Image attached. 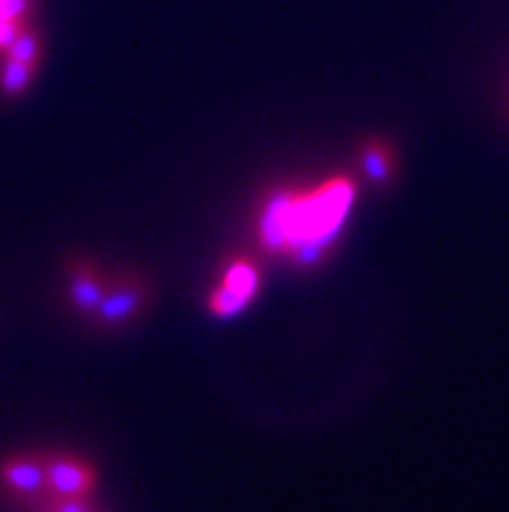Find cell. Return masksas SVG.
Instances as JSON below:
<instances>
[{
	"label": "cell",
	"mask_w": 509,
	"mask_h": 512,
	"mask_svg": "<svg viewBox=\"0 0 509 512\" xmlns=\"http://www.w3.org/2000/svg\"><path fill=\"white\" fill-rule=\"evenodd\" d=\"M354 201L356 182L348 175L330 177L312 190H278L260 211V247L289 255L302 268L317 266L341 234Z\"/></svg>",
	"instance_id": "cell-1"
},
{
	"label": "cell",
	"mask_w": 509,
	"mask_h": 512,
	"mask_svg": "<svg viewBox=\"0 0 509 512\" xmlns=\"http://www.w3.org/2000/svg\"><path fill=\"white\" fill-rule=\"evenodd\" d=\"M260 286V268L247 258L232 260L224 271V279L208 297V310L216 318H234L250 305Z\"/></svg>",
	"instance_id": "cell-2"
},
{
	"label": "cell",
	"mask_w": 509,
	"mask_h": 512,
	"mask_svg": "<svg viewBox=\"0 0 509 512\" xmlns=\"http://www.w3.org/2000/svg\"><path fill=\"white\" fill-rule=\"evenodd\" d=\"M45 474H47V492H52L58 500L68 497H89L94 489L97 474L81 458L73 455H52L45 458Z\"/></svg>",
	"instance_id": "cell-3"
},
{
	"label": "cell",
	"mask_w": 509,
	"mask_h": 512,
	"mask_svg": "<svg viewBox=\"0 0 509 512\" xmlns=\"http://www.w3.org/2000/svg\"><path fill=\"white\" fill-rule=\"evenodd\" d=\"M0 481L11 492L21 497H34V494L47 492V474L45 461H39L34 455H21V458H8L0 466Z\"/></svg>",
	"instance_id": "cell-4"
},
{
	"label": "cell",
	"mask_w": 509,
	"mask_h": 512,
	"mask_svg": "<svg viewBox=\"0 0 509 512\" xmlns=\"http://www.w3.org/2000/svg\"><path fill=\"white\" fill-rule=\"evenodd\" d=\"M143 302H146V289L138 281H120L115 286H107L97 315L104 323H125L141 312Z\"/></svg>",
	"instance_id": "cell-5"
},
{
	"label": "cell",
	"mask_w": 509,
	"mask_h": 512,
	"mask_svg": "<svg viewBox=\"0 0 509 512\" xmlns=\"http://www.w3.org/2000/svg\"><path fill=\"white\" fill-rule=\"evenodd\" d=\"M104 292H107V284L94 268H78L71 276V299L81 312H97V307L102 305Z\"/></svg>",
	"instance_id": "cell-6"
},
{
	"label": "cell",
	"mask_w": 509,
	"mask_h": 512,
	"mask_svg": "<svg viewBox=\"0 0 509 512\" xmlns=\"http://www.w3.org/2000/svg\"><path fill=\"white\" fill-rule=\"evenodd\" d=\"M361 167H364V172H367L369 180L385 185V182L390 180L395 172L393 149H390L385 141H377V138H372V141H367L364 146H361Z\"/></svg>",
	"instance_id": "cell-7"
},
{
	"label": "cell",
	"mask_w": 509,
	"mask_h": 512,
	"mask_svg": "<svg viewBox=\"0 0 509 512\" xmlns=\"http://www.w3.org/2000/svg\"><path fill=\"white\" fill-rule=\"evenodd\" d=\"M34 73H37V65L34 63L6 58L3 71H0V89H3V94H8V97H19V94H24V91L29 89Z\"/></svg>",
	"instance_id": "cell-8"
},
{
	"label": "cell",
	"mask_w": 509,
	"mask_h": 512,
	"mask_svg": "<svg viewBox=\"0 0 509 512\" xmlns=\"http://www.w3.org/2000/svg\"><path fill=\"white\" fill-rule=\"evenodd\" d=\"M8 58L13 60H24V63H39V37L32 32V29H26L19 34V37L13 39V45L8 47Z\"/></svg>",
	"instance_id": "cell-9"
},
{
	"label": "cell",
	"mask_w": 509,
	"mask_h": 512,
	"mask_svg": "<svg viewBox=\"0 0 509 512\" xmlns=\"http://www.w3.org/2000/svg\"><path fill=\"white\" fill-rule=\"evenodd\" d=\"M34 0H0V21L26 19V13L32 11Z\"/></svg>",
	"instance_id": "cell-10"
},
{
	"label": "cell",
	"mask_w": 509,
	"mask_h": 512,
	"mask_svg": "<svg viewBox=\"0 0 509 512\" xmlns=\"http://www.w3.org/2000/svg\"><path fill=\"white\" fill-rule=\"evenodd\" d=\"M24 19H13V21H0V50H8L13 45V39L24 32Z\"/></svg>",
	"instance_id": "cell-11"
}]
</instances>
